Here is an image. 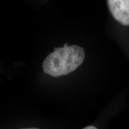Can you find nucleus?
I'll list each match as a JSON object with an SVG mask.
<instances>
[{"instance_id": "nucleus-1", "label": "nucleus", "mask_w": 129, "mask_h": 129, "mask_svg": "<svg viewBox=\"0 0 129 129\" xmlns=\"http://www.w3.org/2000/svg\"><path fill=\"white\" fill-rule=\"evenodd\" d=\"M43 63L44 72L53 77L67 75L82 64L85 55L83 48L77 45L54 47Z\"/></svg>"}, {"instance_id": "nucleus-2", "label": "nucleus", "mask_w": 129, "mask_h": 129, "mask_svg": "<svg viewBox=\"0 0 129 129\" xmlns=\"http://www.w3.org/2000/svg\"><path fill=\"white\" fill-rule=\"evenodd\" d=\"M112 16L123 25H129V0H107Z\"/></svg>"}, {"instance_id": "nucleus-3", "label": "nucleus", "mask_w": 129, "mask_h": 129, "mask_svg": "<svg viewBox=\"0 0 129 129\" xmlns=\"http://www.w3.org/2000/svg\"><path fill=\"white\" fill-rule=\"evenodd\" d=\"M96 127H95V126H87L85 128H84L83 129H97Z\"/></svg>"}, {"instance_id": "nucleus-4", "label": "nucleus", "mask_w": 129, "mask_h": 129, "mask_svg": "<svg viewBox=\"0 0 129 129\" xmlns=\"http://www.w3.org/2000/svg\"><path fill=\"white\" fill-rule=\"evenodd\" d=\"M67 46H68V44L67 43H65L63 47H67Z\"/></svg>"}]
</instances>
